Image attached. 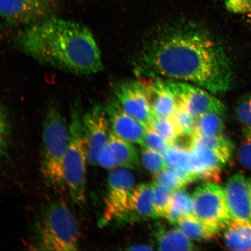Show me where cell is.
I'll return each mask as SVG.
<instances>
[{
  "label": "cell",
  "mask_w": 251,
  "mask_h": 251,
  "mask_svg": "<svg viewBox=\"0 0 251 251\" xmlns=\"http://www.w3.org/2000/svg\"><path fill=\"white\" fill-rule=\"evenodd\" d=\"M141 74L184 81L213 94L227 92L233 65L224 45L205 28L190 23L166 27L147 42L138 56Z\"/></svg>",
  "instance_id": "cell-1"
},
{
  "label": "cell",
  "mask_w": 251,
  "mask_h": 251,
  "mask_svg": "<svg viewBox=\"0 0 251 251\" xmlns=\"http://www.w3.org/2000/svg\"><path fill=\"white\" fill-rule=\"evenodd\" d=\"M15 42L41 64L69 73L84 76L102 69L101 51L92 31L76 21L47 18L27 25Z\"/></svg>",
  "instance_id": "cell-2"
},
{
  "label": "cell",
  "mask_w": 251,
  "mask_h": 251,
  "mask_svg": "<svg viewBox=\"0 0 251 251\" xmlns=\"http://www.w3.org/2000/svg\"><path fill=\"white\" fill-rule=\"evenodd\" d=\"M69 139L67 121L55 106H50L43 124L40 168L47 184L56 190L65 186L64 164Z\"/></svg>",
  "instance_id": "cell-3"
},
{
  "label": "cell",
  "mask_w": 251,
  "mask_h": 251,
  "mask_svg": "<svg viewBox=\"0 0 251 251\" xmlns=\"http://www.w3.org/2000/svg\"><path fill=\"white\" fill-rule=\"evenodd\" d=\"M37 250L70 251L79 249V231L76 218L67 204L54 201L44 210L37 224Z\"/></svg>",
  "instance_id": "cell-4"
},
{
  "label": "cell",
  "mask_w": 251,
  "mask_h": 251,
  "mask_svg": "<svg viewBox=\"0 0 251 251\" xmlns=\"http://www.w3.org/2000/svg\"><path fill=\"white\" fill-rule=\"evenodd\" d=\"M82 114L79 106L71 109L70 139L64 160L65 186L70 197L78 206H83L86 201L87 152L84 139Z\"/></svg>",
  "instance_id": "cell-5"
},
{
  "label": "cell",
  "mask_w": 251,
  "mask_h": 251,
  "mask_svg": "<svg viewBox=\"0 0 251 251\" xmlns=\"http://www.w3.org/2000/svg\"><path fill=\"white\" fill-rule=\"evenodd\" d=\"M193 215L199 221L219 231L232 219L224 188L206 182L196 188L192 195Z\"/></svg>",
  "instance_id": "cell-6"
},
{
  "label": "cell",
  "mask_w": 251,
  "mask_h": 251,
  "mask_svg": "<svg viewBox=\"0 0 251 251\" xmlns=\"http://www.w3.org/2000/svg\"><path fill=\"white\" fill-rule=\"evenodd\" d=\"M134 188V176L126 168L115 169L110 174L104 211L100 225H107L112 222H129L130 198Z\"/></svg>",
  "instance_id": "cell-7"
},
{
  "label": "cell",
  "mask_w": 251,
  "mask_h": 251,
  "mask_svg": "<svg viewBox=\"0 0 251 251\" xmlns=\"http://www.w3.org/2000/svg\"><path fill=\"white\" fill-rule=\"evenodd\" d=\"M178 103L196 119L206 113H216L224 115L226 107L213 94L202 87L184 81L166 80Z\"/></svg>",
  "instance_id": "cell-8"
},
{
  "label": "cell",
  "mask_w": 251,
  "mask_h": 251,
  "mask_svg": "<svg viewBox=\"0 0 251 251\" xmlns=\"http://www.w3.org/2000/svg\"><path fill=\"white\" fill-rule=\"evenodd\" d=\"M82 125L85 139L88 162L98 165L102 150L108 143L111 130L105 106L94 105L82 115Z\"/></svg>",
  "instance_id": "cell-9"
},
{
  "label": "cell",
  "mask_w": 251,
  "mask_h": 251,
  "mask_svg": "<svg viewBox=\"0 0 251 251\" xmlns=\"http://www.w3.org/2000/svg\"><path fill=\"white\" fill-rule=\"evenodd\" d=\"M115 94V99L127 114L147 128L149 127L153 114L141 81H125L118 84Z\"/></svg>",
  "instance_id": "cell-10"
},
{
  "label": "cell",
  "mask_w": 251,
  "mask_h": 251,
  "mask_svg": "<svg viewBox=\"0 0 251 251\" xmlns=\"http://www.w3.org/2000/svg\"><path fill=\"white\" fill-rule=\"evenodd\" d=\"M105 108L111 132L127 142L142 146L147 128L127 114L116 99L111 100Z\"/></svg>",
  "instance_id": "cell-11"
},
{
  "label": "cell",
  "mask_w": 251,
  "mask_h": 251,
  "mask_svg": "<svg viewBox=\"0 0 251 251\" xmlns=\"http://www.w3.org/2000/svg\"><path fill=\"white\" fill-rule=\"evenodd\" d=\"M224 190L232 218L251 223V188L249 178L241 174L231 176Z\"/></svg>",
  "instance_id": "cell-12"
},
{
  "label": "cell",
  "mask_w": 251,
  "mask_h": 251,
  "mask_svg": "<svg viewBox=\"0 0 251 251\" xmlns=\"http://www.w3.org/2000/svg\"><path fill=\"white\" fill-rule=\"evenodd\" d=\"M139 163V156L132 144L111 132L108 143L100 153L98 164L107 169H134Z\"/></svg>",
  "instance_id": "cell-13"
},
{
  "label": "cell",
  "mask_w": 251,
  "mask_h": 251,
  "mask_svg": "<svg viewBox=\"0 0 251 251\" xmlns=\"http://www.w3.org/2000/svg\"><path fill=\"white\" fill-rule=\"evenodd\" d=\"M50 14L27 0H0V18L9 25L35 24L49 18Z\"/></svg>",
  "instance_id": "cell-14"
},
{
  "label": "cell",
  "mask_w": 251,
  "mask_h": 251,
  "mask_svg": "<svg viewBox=\"0 0 251 251\" xmlns=\"http://www.w3.org/2000/svg\"><path fill=\"white\" fill-rule=\"evenodd\" d=\"M149 80L141 81L145 90L153 115L171 118L177 106V101L165 80L151 77Z\"/></svg>",
  "instance_id": "cell-15"
},
{
  "label": "cell",
  "mask_w": 251,
  "mask_h": 251,
  "mask_svg": "<svg viewBox=\"0 0 251 251\" xmlns=\"http://www.w3.org/2000/svg\"><path fill=\"white\" fill-rule=\"evenodd\" d=\"M164 156L168 167L189 174L194 181L202 180V169L189 146H181L177 142L173 144L166 151Z\"/></svg>",
  "instance_id": "cell-16"
},
{
  "label": "cell",
  "mask_w": 251,
  "mask_h": 251,
  "mask_svg": "<svg viewBox=\"0 0 251 251\" xmlns=\"http://www.w3.org/2000/svg\"><path fill=\"white\" fill-rule=\"evenodd\" d=\"M157 219L153 207L152 184H141L135 187L130 202V222Z\"/></svg>",
  "instance_id": "cell-17"
},
{
  "label": "cell",
  "mask_w": 251,
  "mask_h": 251,
  "mask_svg": "<svg viewBox=\"0 0 251 251\" xmlns=\"http://www.w3.org/2000/svg\"><path fill=\"white\" fill-rule=\"evenodd\" d=\"M224 229V241L228 249L251 251V222L232 218Z\"/></svg>",
  "instance_id": "cell-18"
},
{
  "label": "cell",
  "mask_w": 251,
  "mask_h": 251,
  "mask_svg": "<svg viewBox=\"0 0 251 251\" xmlns=\"http://www.w3.org/2000/svg\"><path fill=\"white\" fill-rule=\"evenodd\" d=\"M154 236L158 249L161 251H191L195 250L194 244L178 227L166 230L159 227Z\"/></svg>",
  "instance_id": "cell-19"
},
{
  "label": "cell",
  "mask_w": 251,
  "mask_h": 251,
  "mask_svg": "<svg viewBox=\"0 0 251 251\" xmlns=\"http://www.w3.org/2000/svg\"><path fill=\"white\" fill-rule=\"evenodd\" d=\"M193 215L192 196L183 188L174 191L165 218L171 224L177 225L181 219Z\"/></svg>",
  "instance_id": "cell-20"
},
{
  "label": "cell",
  "mask_w": 251,
  "mask_h": 251,
  "mask_svg": "<svg viewBox=\"0 0 251 251\" xmlns=\"http://www.w3.org/2000/svg\"><path fill=\"white\" fill-rule=\"evenodd\" d=\"M177 227L191 240H211L219 233L216 229L208 226L193 215L181 219Z\"/></svg>",
  "instance_id": "cell-21"
},
{
  "label": "cell",
  "mask_w": 251,
  "mask_h": 251,
  "mask_svg": "<svg viewBox=\"0 0 251 251\" xmlns=\"http://www.w3.org/2000/svg\"><path fill=\"white\" fill-rule=\"evenodd\" d=\"M190 141L207 147L214 151L224 161L228 162L233 154V144L228 138L222 135L219 136L205 137L194 134Z\"/></svg>",
  "instance_id": "cell-22"
},
{
  "label": "cell",
  "mask_w": 251,
  "mask_h": 251,
  "mask_svg": "<svg viewBox=\"0 0 251 251\" xmlns=\"http://www.w3.org/2000/svg\"><path fill=\"white\" fill-rule=\"evenodd\" d=\"M155 183L173 191L183 189L194 181L192 176L186 172L167 167L154 175Z\"/></svg>",
  "instance_id": "cell-23"
},
{
  "label": "cell",
  "mask_w": 251,
  "mask_h": 251,
  "mask_svg": "<svg viewBox=\"0 0 251 251\" xmlns=\"http://www.w3.org/2000/svg\"><path fill=\"white\" fill-rule=\"evenodd\" d=\"M225 128L222 115L216 113L208 112L196 118L194 134L205 137L222 136Z\"/></svg>",
  "instance_id": "cell-24"
},
{
  "label": "cell",
  "mask_w": 251,
  "mask_h": 251,
  "mask_svg": "<svg viewBox=\"0 0 251 251\" xmlns=\"http://www.w3.org/2000/svg\"><path fill=\"white\" fill-rule=\"evenodd\" d=\"M149 128L162 136L172 144L176 143L180 137L172 118H163L153 115Z\"/></svg>",
  "instance_id": "cell-25"
},
{
  "label": "cell",
  "mask_w": 251,
  "mask_h": 251,
  "mask_svg": "<svg viewBox=\"0 0 251 251\" xmlns=\"http://www.w3.org/2000/svg\"><path fill=\"white\" fill-rule=\"evenodd\" d=\"M171 118L180 137L193 136L195 131L196 119L179 103Z\"/></svg>",
  "instance_id": "cell-26"
},
{
  "label": "cell",
  "mask_w": 251,
  "mask_h": 251,
  "mask_svg": "<svg viewBox=\"0 0 251 251\" xmlns=\"http://www.w3.org/2000/svg\"><path fill=\"white\" fill-rule=\"evenodd\" d=\"M153 202L157 218H165L174 191L153 182Z\"/></svg>",
  "instance_id": "cell-27"
},
{
  "label": "cell",
  "mask_w": 251,
  "mask_h": 251,
  "mask_svg": "<svg viewBox=\"0 0 251 251\" xmlns=\"http://www.w3.org/2000/svg\"><path fill=\"white\" fill-rule=\"evenodd\" d=\"M141 154V161L144 167L153 175L168 167L164 155L161 153L143 147Z\"/></svg>",
  "instance_id": "cell-28"
},
{
  "label": "cell",
  "mask_w": 251,
  "mask_h": 251,
  "mask_svg": "<svg viewBox=\"0 0 251 251\" xmlns=\"http://www.w3.org/2000/svg\"><path fill=\"white\" fill-rule=\"evenodd\" d=\"M238 159L245 169L251 171V127H244L238 151Z\"/></svg>",
  "instance_id": "cell-29"
},
{
  "label": "cell",
  "mask_w": 251,
  "mask_h": 251,
  "mask_svg": "<svg viewBox=\"0 0 251 251\" xmlns=\"http://www.w3.org/2000/svg\"><path fill=\"white\" fill-rule=\"evenodd\" d=\"M171 146L167 141L151 128H147L142 147L164 153Z\"/></svg>",
  "instance_id": "cell-30"
},
{
  "label": "cell",
  "mask_w": 251,
  "mask_h": 251,
  "mask_svg": "<svg viewBox=\"0 0 251 251\" xmlns=\"http://www.w3.org/2000/svg\"><path fill=\"white\" fill-rule=\"evenodd\" d=\"M225 5L228 11L241 16L251 26V0H225Z\"/></svg>",
  "instance_id": "cell-31"
},
{
  "label": "cell",
  "mask_w": 251,
  "mask_h": 251,
  "mask_svg": "<svg viewBox=\"0 0 251 251\" xmlns=\"http://www.w3.org/2000/svg\"><path fill=\"white\" fill-rule=\"evenodd\" d=\"M238 121L244 127H251V93L238 100L235 109Z\"/></svg>",
  "instance_id": "cell-32"
},
{
  "label": "cell",
  "mask_w": 251,
  "mask_h": 251,
  "mask_svg": "<svg viewBox=\"0 0 251 251\" xmlns=\"http://www.w3.org/2000/svg\"><path fill=\"white\" fill-rule=\"evenodd\" d=\"M11 132V126L7 112L0 105V158L7 150Z\"/></svg>",
  "instance_id": "cell-33"
},
{
  "label": "cell",
  "mask_w": 251,
  "mask_h": 251,
  "mask_svg": "<svg viewBox=\"0 0 251 251\" xmlns=\"http://www.w3.org/2000/svg\"><path fill=\"white\" fill-rule=\"evenodd\" d=\"M32 4L38 6L39 7L45 9V11L51 14L54 5L52 0H27Z\"/></svg>",
  "instance_id": "cell-34"
},
{
  "label": "cell",
  "mask_w": 251,
  "mask_h": 251,
  "mask_svg": "<svg viewBox=\"0 0 251 251\" xmlns=\"http://www.w3.org/2000/svg\"><path fill=\"white\" fill-rule=\"evenodd\" d=\"M128 250L130 251H149L152 250V248L146 246V245H137V246H131L128 248Z\"/></svg>",
  "instance_id": "cell-35"
},
{
  "label": "cell",
  "mask_w": 251,
  "mask_h": 251,
  "mask_svg": "<svg viewBox=\"0 0 251 251\" xmlns=\"http://www.w3.org/2000/svg\"><path fill=\"white\" fill-rule=\"evenodd\" d=\"M249 183H250V187H251V178H249Z\"/></svg>",
  "instance_id": "cell-36"
}]
</instances>
